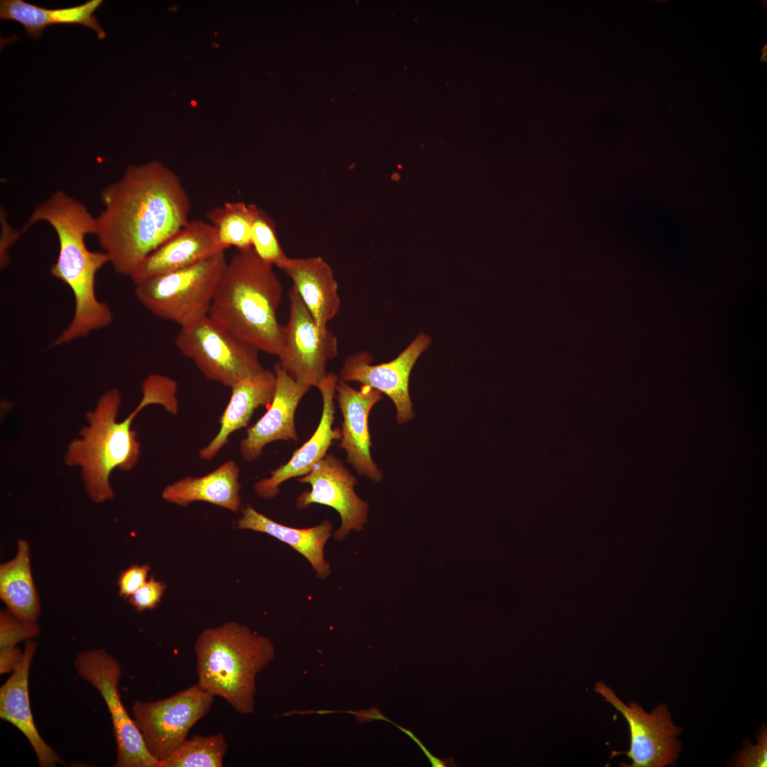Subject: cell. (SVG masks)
I'll list each match as a JSON object with an SVG mask.
<instances>
[{"instance_id": "cell-1", "label": "cell", "mask_w": 767, "mask_h": 767, "mask_svg": "<svg viewBox=\"0 0 767 767\" xmlns=\"http://www.w3.org/2000/svg\"><path fill=\"white\" fill-rule=\"evenodd\" d=\"M98 241L118 273L131 276L188 222L190 202L176 173L158 161L126 168L101 192Z\"/></svg>"}, {"instance_id": "cell-2", "label": "cell", "mask_w": 767, "mask_h": 767, "mask_svg": "<svg viewBox=\"0 0 767 767\" xmlns=\"http://www.w3.org/2000/svg\"><path fill=\"white\" fill-rule=\"evenodd\" d=\"M47 222L55 231L59 253L50 268L52 276L65 283L75 300L73 317L69 325L53 341V346L70 343L109 326L113 314L107 303L96 294V275L109 262L104 251H90L85 236L97 234V220L80 201L61 190L39 204L26 224Z\"/></svg>"}, {"instance_id": "cell-3", "label": "cell", "mask_w": 767, "mask_h": 767, "mask_svg": "<svg viewBox=\"0 0 767 767\" xmlns=\"http://www.w3.org/2000/svg\"><path fill=\"white\" fill-rule=\"evenodd\" d=\"M282 294L273 266L252 247L238 250L227 261L207 315L257 350L278 357L284 341L276 315Z\"/></svg>"}, {"instance_id": "cell-4", "label": "cell", "mask_w": 767, "mask_h": 767, "mask_svg": "<svg viewBox=\"0 0 767 767\" xmlns=\"http://www.w3.org/2000/svg\"><path fill=\"white\" fill-rule=\"evenodd\" d=\"M199 684L236 712L252 714L256 676L274 657L271 641L236 622L205 629L195 643Z\"/></svg>"}, {"instance_id": "cell-5", "label": "cell", "mask_w": 767, "mask_h": 767, "mask_svg": "<svg viewBox=\"0 0 767 767\" xmlns=\"http://www.w3.org/2000/svg\"><path fill=\"white\" fill-rule=\"evenodd\" d=\"M121 403L117 389L104 392L94 409L86 414L87 425L80 430V437L69 444L65 455L67 465L80 468L85 489L95 503L114 498L109 482L114 469L129 471L139 459L141 445L131 425L146 406L140 401L129 415L119 422Z\"/></svg>"}, {"instance_id": "cell-6", "label": "cell", "mask_w": 767, "mask_h": 767, "mask_svg": "<svg viewBox=\"0 0 767 767\" xmlns=\"http://www.w3.org/2000/svg\"><path fill=\"white\" fill-rule=\"evenodd\" d=\"M227 263L224 251L135 285L139 303L155 316L186 326L208 315Z\"/></svg>"}, {"instance_id": "cell-7", "label": "cell", "mask_w": 767, "mask_h": 767, "mask_svg": "<svg viewBox=\"0 0 767 767\" xmlns=\"http://www.w3.org/2000/svg\"><path fill=\"white\" fill-rule=\"evenodd\" d=\"M175 344L205 378L230 388L264 369L259 359V350L208 315L181 327Z\"/></svg>"}, {"instance_id": "cell-8", "label": "cell", "mask_w": 767, "mask_h": 767, "mask_svg": "<svg viewBox=\"0 0 767 767\" xmlns=\"http://www.w3.org/2000/svg\"><path fill=\"white\" fill-rule=\"evenodd\" d=\"M79 675L102 695L111 715L116 744L115 767H158L119 692L121 675L116 660L102 648L79 653L75 660Z\"/></svg>"}, {"instance_id": "cell-9", "label": "cell", "mask_w": 767, "mask_h": 767, "mask_svg": "<svg viewBox=\"0 0 767 767\" xmlns=\"http://www.w3.org/2000/svg\"><path fill=\"white\" fill-rule=\"evenodd\" d=\"M214 697L197 683L162 700L134 702L133 719L148 751L158 763L187 738L190 729L209 712Z\"/></svg>"}, {"instance_id": "cell-10", "label": "cell", "mask_w": 767, "mask_h": 767, "mask_svg": "<svg viewBox=\"0 0 767 767\" xmlns=\"http://www.w3.org/2000/svg\"><path fill=\"white\" fill-rule=\"evenodd\" d=\"M288 298L289 316L278 362L296 382L317 387L327 374V362L338 354L337 339L317 323L293 285Z\"/></svg>"}, {"instance_id": "cell-11", "label": "cell", "mask_w": 767, "mask_h": 767, "mask_svg": "<svg viewBox=\"0 0 767 767\" xmlns=\"http://www.w3.org/2000/svg\"><path fill=\"white\" fill-rule=\"evenodd\" d=\"M594 691L617 709L626 720L631 744L625 754L632 762L627 767H664L679 757L681 744L677 736L681 729L674 724L668 706L660 703L646 712L635 702L624 703L611 687L602 682Z\"/></svg>"}, {"instance_id": "cell-12", "label": "cell", "mask_w": 767, "mask_h": 767, "mask_svg": "<svg viewBox=\"0 0 767 767\" xmlns=\"http://www.w3.org/2000/svg\"><path fill=\"white\" fill-rule=\"evenodd\" d=\"M298 481L309 484L311 490L303 491L298 497L297 508L303 509L317 504L332 507L339 514L341 525L333 533L337 541L343 540L352 530L363 529L369 505L355 493L357 479L339 459L327 454Z\"/></svg>"}, {"instance_id": "cell-13", "label": "cell", "mask_w": 767, "mask_h": 767, "mask_svg": "<svg viewBox=\"0 0 767 767\" xmlns=\"http://www.w3.org/2000/svg\"><path fill=\"white\" fill-rule=\"evenodd\" d=\"M430 342V337L421 333L393 360L380 364L372 365L367 352L349 355L339 370L340 379L359 382L386 394L396 407L397 423H405L414 416L408 390L410 372Z\"/></svg>"}, {"instance_id": "cell-14", "label": "cell", "mask_w": 767, "mask_h": 767, "mask_svg": "<svg viewBox=\"0 0 767 767\" xmlns=\"http://www.w3.org/2000/svg\"><path fill=\"white\" fill-rule=\"evenodd\" d=\"M336 393L343 418L339 447L345 450L347 462L358 474L380 482L383 474L371 458L368 420L373 406L383 398V393L365 385L356 390L342 379L337 381Z\"/></svg>"}, {"instance_id": "cell-15", "label": "cell", "mask_w": 767, "mask_h": 767, "mask_svg": "<svg viewBox=\"0 0 767 767\" xmlns=\"http://www.w3.org/2000/svg\"><path fill=\"white\" fill-rule=\"evenodd\" d=\"M338 376L327 373L317 388L322 396V410L320 423L310 438L294 451L285 464L271 472V476L254 484L256 494L263 499H271L279 493V486L293 477L307 474L327 455L334 440H340L339 428H333L335 408L334 398Z\"/></svg>"}, {"instance_id": "cell-16", "label": "cell", "mask_w": 767, "mask_h": 767, "mask_svg": "<svg viewBox=\"0 0 767 767\" xmlns=\"http://www.w3.org/2000/svg\"><path fill=\"white\" fill-rule=\"evenodd\" d=\"M276 384L273 398L263 415L240 441L239 452L246 462L256 459L268 444L276 440L298 441L295 414L309 387L293 380L280 363L273 365Z\"/></svg>"}, {"instance_id": "cell-17", "label": "cell", "mask_w": 767, "mask_h": 767, "mask_svg": "<svg viewBox=\"0 0 767 767\" xmlns=\"http://www.w3.org/2000/svg\"><path fill=\"white\" fill-rule=\"evenodd\" d=\"M225 250L210 223L199 219L189 221L144 259L130 277L136 284L190 266Z\"/></svg>"}, {"instance_id": "cell-18", "label": "cell", "mask_w": 767, "mask_h": 767, "mask_svg": "<svg viewBox=\"0 0 767 767\" xmlns=\"http://www.w3.org/2000/svg\"><path fill=\"white\" fill-rule=\"evenodd\" d=\"M37 643L29 641L23 657L0 688V718L15 726L27 738L41 767H53L62 760L46 744L33 720L28 694V676Z\"/></svg>"}, {"instance_id": "cell-19", "label": "cell", "mask_w": 767, "mask_h": 767, "mask_svg": "<svg viewBox=\"0 0 767 767\" xmlns=\"http://www.w3.org/2000/svg\"><path fill=\"white\" fill-rule=\"evenodd\" d=\"M280 268L291 278L317 323L327 327L341 304L338 283L329 263L321 256L288 257Z\"/></svg>"}, {"instance_id": "cell-20", "label": "cell", "mask_w": 767, "mask_h": 767, "mask_svg": "<svg viewBox=\"0 0 767 767\" xmlns=\"http://www.w3.org/2000/svg\"><path fill=\"white\" fill-rule=\"evenodd\" d=\"M273 371H263L234 385L229 401L219 419V430L212 440L199 452L205 460H211L229 442V436L247 425L260 406H269L276 391Z\"/></svg>"}, {"instance_id": "cell-21", "label": "cell", "mask_w": 767, "mask_h": 767, "mask_svg": "<svg viewBox=\"0 0 767 767\" xmlns=\"http://www.w3.org/2000/svg\"><path fill=\"white\" fill-rule=\"evenodd\" d=\"M240 469L229 459L202 477H185L164 488L162 498L180 506L205 501L237 513L241 506Z\"/></svg>"}, {"instance_id": "cell-22", "label": "cell", "mask_w": 767, "mask_h": 767, "mask_svg": "<svg viewBox=\"0 0 767 767\" xmlns=\"http://www.w3.org/2000/svg\"><path fill=\"white\" fill-rule=\"evenodd\" d=\"M236 527L264 533L288 544L308 560L318 578L324 579L330 575V565L324 556L325 545L332 534V525L329 519L313 527L297 528L276 522L247 506L243 509Z\"/></svg>"}, {"instance_id": "cell-23", "label": "cell", "mask_w": 767, "mask_h": 767, "mask_svg": "<svg viewBox=\"0 0 767 767\" xmlns=\"http://www.w3.org/2000/svg\"><path fill=\"white\" fill-rule=\"evenodd\" d=\"M0 597L8 611L23 621H36L40 603L31 567L29 545L17 542V553L0 565Z\"/></svg>"}, {"instance_id": "cell-24", "label": "cell", "mask_w": 767, "mask_h": 767, "mask_svg": "<svg viewBox=\"0 0 767 767\" xmlns=\"http://www.w3.org/2000/svg\"><path fill=\"white\" fill-rule=\"evenodd\" d=\"M206 217L225 249L230 246L238 250L251 247L252 204L227 202L210 210Z\"/></svg>"}, {"instance_id": "cell-25", "label": "cell", "mask_w": 767, "mask_h": 767, "mask_svg": "<svg viewBox=\"0 0 767 767\" xmlns=\"http://www.w3.org/2000/svg\"><path fill=\"white\" fill-rule=\"evenodd\" d=\"M227 750L220 734L195 735L183 740L158 767H221Z\"/></svg>"}, {"instance_id": "cell-26", "label": "cell", "mask_w": 767, "mask_h": 767, "mask_svg": "<svg viewBox=\"0 0 767 767\" xmlns=\"http://www.w3.org/2000/svg\"><path fill=\"white\" fill-rule=\"evenodd\" d=\"M251 247L263 261L281 268L288 256L283 251L272 218L252 204Z\"/></svg>"}, {"instance_id": "cell-27", "label": "cell", "mask_w": 767, "mask_h": 767, "mask_svg": "<svg viewBox=\"0 0 767 767\" xmlns=\"http://www.w3.org/2000/svg\"><path fill=\"white\" fill-rule=\"evenodd\" d=\"M0 18L21 23L28 36L33 39L40 38L43 31L53 24L48 9L23 0H1Z\"/></svg>"}, {"instance_id": "cell-28", "label": "cell", "mask_w": 767, "mask_h": 767, "mask_svg": "<svg viewBox=\"0 0 767 767\" xmlns=\"http://www.w3.org/2000/svg\"><path fill=\"white\" fill-rule=\"evenodd\" d=\"M177 382L164 375L151 374L141 384L142 398L148 406L157 404L172 414L178 410Z\"/></svg>"}, {"instance_id": "cell-29", "label": "cell", "mask_w": 767, "mask_h": 767, "mask_svg": "<svg viewBox=\"0 0 767 767\" xmlns=\"http://www.w3.org/2000/svg\"><path fill=\"white\" fill-rule=\"evenodd\" d=\"M103 2L102 0H90L72 7L49 9L50 18L53 24L83 25L92 29L99 39H104L106 33L94 16Z\"/></svg>"}, {"instance_id": "cell-30", "label": "cell", "mask_w": 767, "mask_h": 767, "mask_svg": "<svg viewBox=\"0 0 767 767\" xmlns=\"http://www.w3.org/2000/svg\"><path fill=\"white\" fill-rule=\"evenodd\" d=\"M39 626L36 621H23L9 611L0 614V650H9L24 640L38 635Z\"/></svg>"}, {"instance_id": "cell-31", "label": "cell", "mask_w": 767, "mask_h": 767, "mask_svg": "<svg viewBox=\"0 0 767 767\" xmlns=\"http://www.w3.org/2000/svg\"><path fill=\"white\" fill-rule=\"evenodd\" d=\"M166 588L164 582L152 577L130 596L128 601L138 611L153 609L161 602Z\"/></svg>"}, {"instance_id": "cell-32", "label": "cell", "mask_w": 767, "mask_h": 767, "mask_svg": "<svg viewBox=\"0 0 767 767\" xmlns=\"http://www.w3.org/2000/svg\"><path fill=\"white\" fill-rule=\"evenodd\" d=\"M758 742L755 745L749 743L739 754L734 763L735 766L763 767L766 766L767 734L763 728L758 735Z\"/></svg>"}, {"instance_id": "cell-33", "label": "cell", "mask_w": 767, "mask_h": 767, "mask_svg": "<svg viewBox=\"0 0 767 767\" xmlns=\"http://www.w3.org/2000/svg\"><path fill=\"white\" fill-rule=\"evenodd\" d=\"M150 566L148 564L132 565L123 570L119 576V594L129 598L134 594L146 581Z\"/></svg>"}, {"instance_id": "cell-34", "label": "cell", "mask_w": 767, "mask_h": 767, "mask_svg": "<svg viewBox=\"0 0 767 767\" xmlns=\"http://www.w3.org/2000/svg\"><path fill=\"white\" fill-rule=\"evenodd\" d=\"M393 724L394 726H396L397 728H398L399 730H401L402 732H403L406 735H408L410 739H412L418 745V746L423 751V752L424 753L425 756L430 761L432 767H454V766L456 767L457 766V765L455 763V758L453 756H450V757H447V758H440L439 757H436V756H433L428 750V749L423 745V744L420 741V740L418 738H417L410 730H409L408 729H406V728H404V727L400 726V725H398L394 722H393Z\"/></svg>"}, {"instance_id": "cell-35", "label": "cell", "mask_w": 767, "mask_h": 767, "mask_svg": "<svg viewBox=\"0 0 767 767\" xmlns=\"http://www.w3.org/2000/svg\"><path fill=\"white\" fill-rule=\"evenodd\" d=\"M21 652L15 647L9 650H0V673L4 674L13 671L23 657Z\"/></svg>"}, {"instance_id": "cell-36", "label": "cell", "mask_w": 767, "mask_h": 767, "mask_svg": "<svg viewBox=\"0 0 767 767\" xmlns=\"http://www.w3.org/2000/svg\"><path fill=\"white\" fill-rule=\"evenodd\" d=\"M342 712L354 715L361 723L371 722L373 720H381L393 723L388 717L384 716L377 707H371L369 709H359L358 711H344Z\"/></svg>"}]
</instances>
